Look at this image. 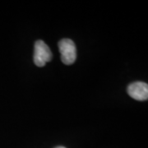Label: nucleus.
<instances>
[{"mask_svg": "<svg viewBox=\"0 0 148 148\" xmlns=\"http://www.w3.org/2000/svg\"><path fill=\"white\" fill-rule=\"evenodd\" d=\"M53 57L49 47L43 40H37L34 49V63L38 67H44Z\"/></svg>", "mask_w": 148, "mask_h": 148, "instance_id": "2", "label": "nucleus"}, {"mask_svg": "<svg viewBox=\"0 0 148 148\" xmlns=\"http://www.w3.org/2000/svg\"><path fill=\"white\" fill-rule=\"evenodd\" d=\"M127 93L134 100L147 101L148 99V85L143 82H135L128 86Z\"/></svg>", "mask_w": 148, "mask_h": 148, "instance_id": "3", "label": "nucleus"}, {"mask_svg": "<svg viewBox=\"0 0 148 148\" xmlns=\"http://www.w3.org/2000/svg\"><path fill=\"white\" fill-rule=\"evenodd\" d=\"M58 45L62 62L66 65L74 64L77 58V48L73 41L70 39H63Z\"/></svg>", "mask_w": 148, "mask_h": 148, "instance_id": "1", "label": "nucleus"}, {"mask_svg": "<svg viewBox=\"0 0 148 148\" xmlns=\"http://www.w3.org/2000/svg\"><path fill=\"white\" fill-rule=\"evenodd\" d=\"M57 148H65V147H58Z\"/></svg>", "mask_w": 148, "mask_h": 148, "instance_id": "4", "label": "nucleus"}]
</instances>
